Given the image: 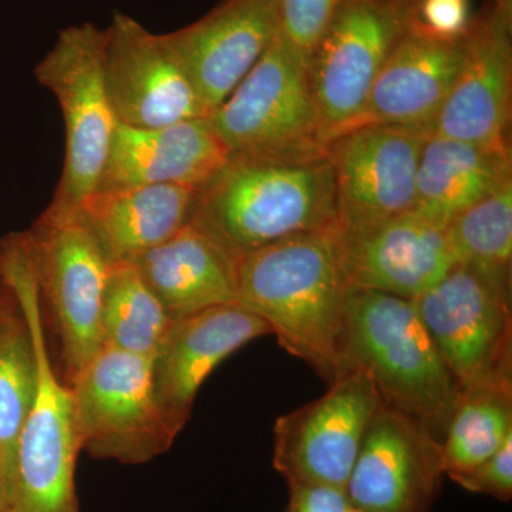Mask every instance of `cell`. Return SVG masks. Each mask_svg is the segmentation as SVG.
Segmentation results:
<instances>
[{
	"label": "cell",
	"instance_id": "24",
	"mask_svg": "<svg viewBox=\"0 0 512 512\" xmlns=\"http://www.w3.org/2000/svg\"><path fill=\"white\" fill-rule=\"evenodd\" d=\"M173 320L136 265L109 266L101 306L104 346L154 359Z\"/></svg>",
	"mask_w": 512,
	"mask_h": 512
},
{
	"label": "cell",
	"instance_id": "35",
	"mask_svg": "<svg viewBox=\"0 0 512 512\" xmlns=\"http://www.w3.org/2000/svg\"><path fill=\"white\" fill-rule=\"evenodd\" d=\"M349 512H360V511H357V510H355V508L350 507Z\"/></svg>",
	"mask_w": 512,
	"mask_h": 512
},
{
	"label": "cell",
	"instance_id": "14",
	"mask_svg": "<svg viewBox=\"0 0 512 512\" xmlns=\"http://www.w3.org/2000/svg\"><path fill=\"white\" fill-rule=\"evenodd\" d=\"M106 33L104 80L121 126L163 127L208 117L164 35L123 12H114Z\"/></svg>",
	"mask_w": 512,
	"mask_h": 512
},
{
	"label": "cell",
	"instance_id": "28",
	"mask_svg": "<svg viewBox=\"0 0 512 512\" xmlns=\"http://www.w3.org/2000/svg\"><path fill=\"white\" fill-rule=\"evenodd\" d=\"M342 0H279L282 35L311 59Z\"/></svg>",
	"mask_w": 512,
	"mask_h": 512
},
{
	"label": "cell",
	"instance_id": "5",
	"mask_svg": "<svg viewBox=\"0 0 512 512\" xmlns=\"http://www.w3.org/2000/svg\"><path fill=\"white\" fill-rule=\"evenodd\" d=\"M231 157L276 161L326 158L309 59L281 30L251 72L207 117Z\"/></svg>",
	"mask_w": 512,
	"mask_h": 512
},
{
	"label": "cell",
	"instance_id": "30",
	"mask_svg": "<svg viewBox=\"0 0 512 512\" xmlns=\"http://www.w3.org/2000/svg\"><path fill=\"white\" fill-rule=\"evenodd\" d=\"M417 18L430 32L456 39L468 28L466 0H421Z\"/></svg>",
	"mask_w": 512,
	"mask_h": 512
},
{
	"label": "cell",
	"instance_id": "12",
	"mask_svg": "<svg viewBox=\"0 0 512 512\" xmlns=\"http://www.w3.org/2000/svg\"><path fill=\"white\" fill-rule=\"evenodd\" d=\"M26 235L40 295L55 315L72 377L103 349L101 306L110 264L77 217L42 214Z\"/></svg>",
	"mask_w": 512,
	"mask_h": 512
},
{
	"label": "cell",
	"instance_id": "6",
	"mask_svg": "<svg viewBox=\"0 0 512 512\" xmlns=\"http://www.w3.org/2000/svg\"><path fill=\"white\" fill-rule=\"evenodd\" d=\"M106 29L90 22L59 32L55 45L36 64L37 82L62 110L66 153L55 197L43 214L74 217L99 187L119 121L104 80Z\"/></svg>",
	"mask_w": 512,
	"mask_h": 512
},
{
	"label": "cell",
	"instance_id": "2",
	"mask_svg": "<svg viewBox=\"0 0 512 512\" xmlns=\"http://www.w3.org/2000/svg\"><path fill=\"white\" fill-rule=\"evenodd\" d=\"M190 222L235 259L282 239L335 228L328 158L231 157L220 173L198 188Z\"/></svg>",
	"mask_w": 512,
	"mask_h": 512
},
{
	"label": "cell",
	"instance_id": "13",
	"mask_svg": "<svg viewBox=\"0 0 512 512\" xmlns=\"http://www.w3.org/2000/svg\"><path fill=\"white\" fill-rule=\"evenodd\" d=\"M441 441L421 421L382 404L345 487L360 512H430L443 478Z\"/></svg>",
	"mask_w": 512,
	"mask_h": 512
},
{
	"label": "cell",
	"instance_id": "16",
	"mask_svg": "<svg viewBox=\"0 0 512 512\" xmlns=\"http://www.w3.org/2000/svg\"><path fill=\"white\" fill-rule=\"evenodd\" d=\"M512 15L493 6L468 23L463 64L430 134L495 148L508 146L512 94Z\"/></svg>",
	"mask_w": 512,
	"mask_h": 512
},
{
	"label": "cell",
	"instance_id": "3",
	"mask_svg": "<svg viewBox=\"0 0 512 512\" xmlns=\"http://www.w3.org/2000/svg\"><path fill=\"white\" fill-rule=\"evenodd\" d=\"M0 274L15 295L36 353V392L20 433L8 512H80L76 464L82 448L72 387L47 349L42 295L26 234L0 244Z\"/></svg>",
	"mask_w": 512,
	"mask_h": 512
},
{
	"label": "cell",
	"instance_id": "11",
	"mask_svg": "<svg viewBox=\"0 0 512 512\" xmlns=\"http://www.w3.org/2000/svg\"><path fill=\"white\" fill-rule=\"evenodd\" d=\"M429 133L365 124L330 141L336 229L356 232L414 210L421 150Z\"/></svg>",
	"mask_w": 512,
	"mask_h": 512
},
{
	"label": "cell",
	"instance_id": "17",
	"mask_svg": "<svg viewBox=\"0 0 512 512\" xmlns=\"http://www.w3.org/2000/svg\"><path fill=\"white\" fill-rule=\"evenodd\" d=\"M348 289L416 299L458 264L446 227L416 212L356 232L335 228Z\"/></svg>",
	"mask_w": 512,
	"mask_h": 512
},
{
	"label": "cell",
	"instance_id": "15",
	"mask_svg": "<svg viewBox=\"0 0 512 512\" xmlns=\"http://www.w3.org/2000/svg\"><path fill=\"white\" fill-rule=\"evenodd\" d=\"M279 30V0H222L191 25L164 33V39L210 116L251 72Z\"/></svg>",
	"mask_w": 512,
	"mask_h": 512
},
{
	"label": "cell",
	"instance_id": "9",
	"mask_svg": "<svg viewBox=\"0 0 512 512\" xmlns=\"http://www.w3.org/2000/svg\"><path fill=\"white\" fill-rule=\"evenodd\" d=\"M413 0H342L309 59L326 144L365 126L367 101L390 50L416 15Z\"/></svg>",
	"mask_w": 512,
	"mask_h": 512
},
{
	"label": "cell",
	"instance_id": "32",
	"mask_svg": "<svg viewBox=\"0 0 512 512\" xmlns=\"http://www.w3.org/2000/svg\"><path fill=\"white\" fill-rule=\"evenodd\" d=\"M16 306H18V302H16L15 295L10 291L9 285L6 284L5 279L0 274V328L15 311Z\"/></svg>",
	"mask_w": 512,
	"mask_h": 512
},
{
	"label": "cell",
	"instance_id": "7",
	"mask_svg": "<svg viewBox=\"0 0 512 512\" xmlns=\"http://www.w3.org/2000/svg\"><path fill=\"white\" fill-rule=\"evenodd\" d=\"M510 271L458 262L413 299L461 392L512 383Z\"/></svg>",
	"mask_w": 512,
	"mask_h": 512
},
{
	"label": "cell",
	"instance_id": "31",
	"mask_svg": "<svg viewBox=\"0 0 512 512\" xmlns=\"http://www.w3.org/2000/svg\"><path fill=\"white\" fill-rule=\"evenodd\" d=\"M285 512H349L343 488L328 485L292 484Z\"/></svg>",
	"mask_w": 512,
	"mask_h": 512
},
{
	"label": "cell",
	"instance_id": "26",
	"mask_svg": "<svg viewBox=\"0 0 512 512\" xmlns=\"http://www.w3.org/2000/svg\"><path fill=\"white\" fill-rule=\"evenodd\" d=\"M36 377L35 345L18 303L0 328V485L6 504L20 433L35 399Z\"/></svg>",
	"mask_w": 512,
	"mask_h": 512
},
{
	"label": "cell",
	"instance_id": "18",
	"mask_svg": "<svg viewBox=\"0 0 512 512\" xmlns=\"http://www.w3.org/2000/svg\"><path fill=\"white\" fill-rule=\"evenodd\" d=\"M268 333L264 320L239 305L215 306L173 320L154 357V382L175 433L184 429L202 384L220 363Z\"/></svg>",
	"mask_w": 512,
	"mask_h": 512
},
{
	"label": "cell",
	"instance_id": "10",
	"mask_svg": "<svg viewBox=\"0 0 512 512\" xmlns=\"http://www.w3.org/2000/svg\"><path fill=\"white\" fill-rule=\"evenodd\" d=\"M383 400L366 370L343 373L319 399L275 423L274 467L286 484L343 488Z\"/></svg>",
	"mask_w": 512,
	"mask_h": 512
},
{
	"label": "cell",
	"instance_id": "19",
	"mask_svg": "<svg viewBox=\"0 0 512 512\" xmlns=\"http://www.w3.org/2000/svg\"><path fill=\"white\" fill-rule=\"evenodd\" d=\"M461 36L448 39L430 32L416 12L377 74L365 124L416 128L430 134L463 64Z\"/></svg>",
	"mask_w": 512,
	"mask_h": 512
},
{
	"label": "cell",
	"instance_id": "1",
	"mask_svg": "<svg viewBox=\"0 0 512 512\" xmlns=\"http://www.w3.org/2000/svg\"><path fill=\"white\" fill-rule=\"evenodd\" d=\"M335 228L282 239L239 256L235 264L238 305L264 320L279 345L308 363L328 386L348 372L349 289Z\"/></svg>",
	"mask_w": 512,
	"mask_h": 512
},
{
	"label": "cell",
	"instance_id": "8",
	"mask_svg": "<svg viewBox=\"0 0 512 512\" xmlns=\"http://www.w3.org/2000/svg\"><path fill=\"white\" fill-rule=\"evenodd\" d=\"M82 448L128 466L170 450L178 434L168 423L154 382V359L103 346L70 377Z\"/></svg>",
	"mask_w": 512,
	"mask_h": 512
},
{
	"label": "cell",
	"instance_id": "34",
	"mask_svg": "<svg viewBox=\"0 0 512 512\" xmlns=\"http://www.w3.org/2000/svg\"><path fill=\"white\" fill-rule=\"evenodd\" d=\"M8 511V504H6L5 493H3L2 485H0V512Z\"/></svg>",
	"mask_w": 512,
	"mask_h": 512
},
{
	"label": "cell",
	"instance_id": "20",
	"mask_svg": "<svg viewBox=\"0 0 512 512\" xmlns=\"http://www.w3.org/2000/svg\"><path fill=\"white\" fill-rule=\"evenodd\" d=\"M231 158L207 117L170 126L117 127L97 190L185 185L201 188Z\"/></svg>",
	"mask_w": 512,
	"mask_h": 512
},
{
	"label": "cell",
	"instance_id": "33",
	"mask_svg": "<svg viewBox=\"0 0 512 512\" xmlns=\"http://www.w3.org/2000/svg\"><path fill=\"white\" fill-rule=\"evenodd\" d=\"M494 6L508 15H512V0H494Z\"/></svg>",
	"mask_w": 512,
	"mask_h": 512
},
{
	"label": "cell",
	"instance_id": "21",
	"mask_svg": "<svg viewBox=\"0 0 512 512\" xmlns=\"http://www.w3.org/2000/svg\"><path fill=\"white\" fill-rule=\"evenodd\" d=\"M197 191L185 185L96 190L74 217L92 234L110 265L134 262L190 222Z\"/></svg>",
	"mask_w": 512,
	"mask_h": 512
},
{
	"label": "cell",
	"instance_id": "27",
	"mask_svg": "<svg viewBox=\"0 0 512 512\" xmlns=\"http://www.w3.org/2000/svg\"><path fill=\"white\" fill-rule=\"evenodd\" d=\"M446 231L457 262L510 271L512 181L461 211Z\"/></svg>",
	"mask_w": 512,
	"mask_h": 512
},
{
	"label": "cell",
	"instance_id": "25",
	"mask_svg": "<svg viewBox=\"0 0 512 512\" xmlns=\"http://www.w3.org/2000/svg\"><path fill=\"white\" fill-rule=\"evenodd\" d=\"M512 436V383L461 392L441 440L446 477L473 470Z\"/></svg>",
	"mask_w": 512,
	"mask_h": 512
},
{
	"label": "cell",
	"instance_id": "4",
	"mask_svg": "<svg viewBox=\"0 0 512 512\" xmlns=\"http://www.w3.org/2000/svg\"><path fill=\"white\" fill-rule=\"evenodd\" d=\"M345 359L372 377L383 403L429 427L440 441L460 400L412 299L349 289Z\"/></svg>",
	"mask_w": 512,
	"mask_h": 512
},
{
	"label": "cell",
	"instance_id": "23",
	"mask_svg": "<svg viewBox=\"0 0 512 512\" xmlns=\"http://www.w3.org/2000/svg\"><path fill=\"white\" fill-rule=\"evenodd\" d=\"M510 148L429 134L417 168L416 214L446 227L461 211L511 183Z\"/></svg>",
	"mask_w": 512,
	"mask_h": 512
},
{
	"label": "cell",
	"instance_id": "22",
	"mask_svg": "<svg viewBox=\"0 0 512 512\" xmlns=\"http://www.w3.org/2000/svg\"><path fill=\"white\" fill-rule=\"evenodd\" d=\"M131 264L173 319L238 305L237 259L191 222Z\"/></svg>",
	"mask_w": 512,
	"mask_h": 512
},
{
	"label": "cell",
	"instance_id": "29",
	"mask_svg": "<svg viewBox=\"0 0 512 512\" xmlns=\"http://www.w3.org/2000/svg\"><path fill=\"white\" fill-rule=\"evenodd\" d=\"M451 480L470 493L491 495L508 503L512 497V436L493 456Z\"/></svg>",
	"mask_w": 512,
	"mask_h": 512
}]
</instances>
